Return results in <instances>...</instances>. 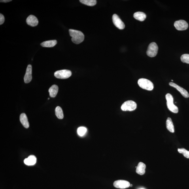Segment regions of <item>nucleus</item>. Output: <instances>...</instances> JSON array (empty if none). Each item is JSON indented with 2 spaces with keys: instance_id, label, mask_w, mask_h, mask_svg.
<instances>
[{
  "instance_id": "1",
  "label": "nucleus",
  "mask_w": 189,
  "mask_h": 189,
  "mask_svg": "<svg viewBox=\"0 0 189 189\" xmlns=\"http://www.w3.org/2000/svg\"><path fill=\"white\" fill-rule=\"evenodd\" d=\"M69 31L72 38V41L74 43L78 44L84 41V36L81 31L73 29H70Z\"/></svg>"
},
{
  "instance_id": "2",
  "label": "nucleus",
  "mask_w": 189,
  "mask_h": 189,
  "mask_svg": "<svg viewBox=\"0 0 189 189\" xmlns=\"http://www.w3.org/2000/svg\"><path fill=\"white\" fill-rule=\"evenodd\" d=\"M138 84L140 87L146 90L151 91L154 88L152 82L146 78H140L138 81Z\"/></svg>"
},
{
  "instance_id": "3",
  "label": "nucleus",
  "mask_w": 189,
  "mask_h": 189,
  "mask_svg": "<svg viewBox=\"0 0 189 189\" xmlns=\"http://www.w3.org/2000/svg\"><path fill=\"white\" fill-rule=\"evenodd\" d=\"M166 99L167 101V105L168 108L173 113L177 114L179 111L178 108L173 103V97L171 94H167L166 95Z\"/></svg>"
},
{
  "instance_id": "4",
  "label": "nucleus",
  "mask_w": 189,
  "mask_h": 189,
  "mask_svg": "<svg viewBox=\"0 0 189 189\" xmlns=\"http://www.w3.org/2000/svg\"><path fill=\"white\" fill-rule=\"evenodd\" d=\"M137 104L134 101L129 100L125 102L121 107L123 111H133L136 109Z\"/></svg>"
},
{
  "instance_id": "5",
  "label": "nucleus",
  "mask_w": 189,
  "mask_h": 189,
  "mask_svg": "<svg viewBox=\"0 0 189 189\" xmlns=\"http://www.w3.org/2000/svg\"><path fill=\"white\" fill-rule=\"evenodd\" d=\"M158 50V47L157 44L153 42L148 46L146 53L148 56L154 57L157 54Z\"/></svg>"
},
{
  "instance_id": "6",
  "label": "nucleus",
  "mask_w": 189,
  "mask_h": 189,
  "mask_svg": "<svg viewBox=\"0 0 189 189\" xmlns=\"http://www.w3.org/2000/svg\"><path fill=\"white\" fill-rule=\"evenodd\" d=\"M72 72L69 70L63 69L55 72L54 76L59 79H66L72 75Z\"/></svg>"
},
{
  "instance_id": "7",
  "label": "nucleus",
  "mask_w": 189,
  "mask_h": 189,
  "mask_svg": "<svg viewBox=\"0 0 189 189\" xmlns=\"http://www.w3.org/2000/svg\"><path fill=\"white\" fill-rule=\"evenodd\" d=\"M174 26L179 31L185 30L188 28V24L185 20H179L176 21L174 23Z\"/></svg>"
},
{
  "instance_id": "8",
  "label": "nucleus",
  "mask_w": 189,
  "mask_h": 189,
  "mask_svg": "<svg viewBox=\"0 0 189 189\" xmlns=\"http://www.w3.org/2000/svg\"><path fill=\"white\" fill-rule=\"evenodd\" d=\"M112 19L114 24L117 28L120 29H124L125 25L124 23L120 20L117 15L114 14L112 16Z\"/></svg>"
},
{
  "instance_id": "9",
  "label": "nucleus",
  "mask_w": 189,
  "mask_h": 189,
  "mask_svg": "<svg viewBox=\"0 0 189 189\" xmlns=\"http://www.w3.org/2000/svg\"><path fill=\"white\" fill-rule=\"evenodd\" d=\"M129 182L124 180H117L114 182V187L120 189H125L130 186Z\"/></svg>"
},
{
  "instance_id": "10",
  "label": "nucleus",
  "mask_w": 189,
  "mask_h": 189,
  "mask_svg": "<svg viewBox=\"0 0 189 189\" xmlns=\"http://www.w3.org/2000/svg\"><path fill=\"white\" fill-rule=\"evenodd\" d=\"M169 85L171 86L172 87H173L177 89L184 97L187 98L189 97V93L185 89L181 87L178 85L174 83L173 82H170Z\"/></svg>"
},
{
  "instance_id": "11",
  "label": "nucleus",
  "mask_w": 189,
  "mask_h": 189,
  "mask_svg": "<svg viewBox=\"0 0 189 189\" xmlns=\"http://www.w3.org/2000/svg\"><path fill=\"white\" fill-rule=\"evenodd\" d=\"M32 67L31 65H29L27 66L25 73L24 80L25 83L28 84L32 80Z\"/></svg>"
},
{
  "instance_id": "12",
  "label": "nucleus",
  "mask_w": 189,
  "mask_h": 189,
  "mask_svg": "<svg viewBox=\"0 0 189 189\" xmlns=\"http://www.w3.org/2000/svg\"><path fill=\"white\" fill-rule=\"evenodd\" d=\"M26 22L27 24L32 27L37 26L39 23L37 18L32 15H31L27 17Z\"/></svg>"
},
{
  "instance_id": "13",
  "label": "nucleus",
  "mask_w": 189,
  "mask_h": 189,
  "mask_svg": "<svg viewBox=\"0 0 189 189\" xmlns=\"http://www.w3.org/2000/svg\"><path fill=\"white\" fill-rule=\"evenodd\" d=\"M20 120L21 123L25 128H28L29 127V123L26 114L22 113L20 114Z\"/></svg>"
},
{
  "instance_id": "14",
  "label": "nucleus",
  "mask_w": 189,
  "mask_h": 189,
  "mask_svg": "<svg viewBox=\"0 0 189 189\" xmlns=\"http://www.w3.org/2000/svg\"><path fill=\"white\" fill-rule=\"evenodd\" d=\"M146 165L142 162H139L137 167L136 172L140 175H143L145 172Z\"/></svg>"
},
{
  "instance_id": "15",
  "label": "nucleus",
  "mask_w": 189,
  "mask_h": 189,
  "mask_svg": "<svg viewBox=\"0 0 189 189\" xmlns=\"http://www.w3.org/2000/svg\"><path fill=\"white\" fill-rule=\"evenodd\" d=\"M37 161V158L35 156L31 155L28 158L25 159L24 163L25 164L28 166L35 165Z\"/></svg>"
},
{
  "instance_id": "16",
  "label": "nucleus",
  "mask_w": 189,
  "mask_h": 189,
  "mask_svg": "<svg viewBox=\"0 0 189 189\" xmlns=\"http://www.w3.org/2000/svg\"><path fill=\"white\" fill-rule=\"evenodd\" d=\"M133 17L136 20L143 22L145 20L146 16L143 12H138L134 14Z\"/></svg>"
},
{
  "instance_id": "17",
  "label": "nucleus",
  "mask_w": 189,
  "mask_h": 189,
  "mask_svg": "<svg viewBox=\"0 0 189 189\" xmlns=\"http://www.w3.org/2000/svg\"><path fill=\"white\" fill-rule=\"evenodd\" d=\"M57 43L56 40H51L44 41L41 44V45L43 47H52L56 45Z\"/></svg>"
},
{
  "instance_id": "18",
  "label": "nucleus",
  "mask_w": 189,
  "mask_h": 189,
  "mask_svg": "<svg viewBox=\"0 0 189 189\" xmlns=\"http://www.w3.org/2000/svg\"><path fill=\"white\" fill-rule=\"evenodd\" d=\"M58 87L56 85H53L51 87L49 90L50 96L52 97H56L58 93Z\"/></svg>"
},
{
  "instance_id": "19",
  "label": "nucleus",
  "mask_w": 189,
  "mask_h": 189,
  "mask_svg": "<svg viewBox=\"0 0 189 189\" xmlns=\"http://www.w3.org/2000/svg\"><path fill=\"white\" fill-rule=\"evenodd\" d=\"M166 128L171 133L175 132V129H174V125L171 118L170 117L168 118L166 121Z\"/></svg>"
},
{
  "instance_id": "20",
  "label": "nucleus",
  "mask_w": 189,
  "mask_h": 189,
  "mask_svg": "<svg viewBox=\"0 0 189 189\" xmlns=\"http://www.w3.org/2000/svg\"><path fill=\"white\" fill-rule=\"evenodd\" d=\"M55 113L57 117L59 119H62L64 117L62 110L60 107H57L55 109Z\"/></svg>"
},
{
  "instance_id": "21",
  "label": "nucleus",
  "mask_w": 189,
  "mask_h": 189,
  "mask_svg": "<svg viewBox=\"0 0 189 189\" xmlns=\"http://www.w3.org/2000/svg\"><path fill=\"white\" fill-rule=\"evenodd\" d=\"M80 2L84 5L91 6L95 5L97 3L96 0H80Z\"/></svg>"
},
{
  "instance_id": "22",
  "label": "nucleus",
  "mask_w": 189,
  "mask_h": 189,
  "mask_svg": "<svg viewBox=\"0 0 189 189\" xmlns=\"http://www.w3.org/2000/svg\"><path fill=\"white\" fill-rule=\"evenodd\" d=\"M87 131V129L85 127H80L78 129L77 133L78 135L80 136H83L85 134Z\"/></svg>"
},
{
  "instance_id": "23",
  "label": "nucleus",
  "mask_w": 189,
  "mask_h": 189,
  "mask_svg": "<svg viewBox=\"0 0 189 189\" xmlns=\"http://www.w3.org/2000/svg\"><path fill=\"white\" fill-rule=\"evenodd\" d=\"M178 151L183 155L185 157L189 158V151L184 148H178Z\"/></svg>"
},
{
  "instance_id": "24",
  "label": "nucleus",
  "mask_w": 189,
  "mask_h": 189,
  "mask_svg": "<svg viewBox=\"0 0 189 189\" xmlns=\"http://www.w3.org/2000/svg\"><path fill=\"white\" fill-rule=\"evenodd\" d=\"M181 60L182 62L189 64V54L182 55L181 57Z\"/></svg>"
},
{
  "instance_id": "25",
  "label": "nucleus",
  "mask_w": 189,
  "mask_h": 189,
  "mask_svg": "<svg viewBox=\"0 0 189 189\" xmlns=\"http://www.w3.org/2000/svg\"><path fill=\"white\" fill-rule=\"evenodd\" d=\"M5 22V18L3 14H0V25L3 24Z\"/></svg>"
},
{
  "instance_id": "26",
  "label": "nucleus",
  "mask_w": 189,
  "mask_h": 189,
  "mask_svg": "<svg viewBox=\"0 0 189 189\" xmlns=\"http://www.w3.org/2000/svg\"><path fill=\"white\" fill-rule=\"evenodd\" d=\"M1 2H3V3H8L12 1L11 0H1Z\"/></svg>"
},
{
  "instance_id": "27",
  "label": "nucleus",
  "mask_w": 189,
  "mask_h": 189,
  "mask_svg": "<svg viewBox=\"0 0 189 189\" xmlns=\"http://www.w3.org/2000/svg\"><path fill=\"white\" fill-rule=\"evenodd\" d=\"M130 186H131V187H132V186H133V184H130Z\"/></svg>"
},
{
  "instance_id": "28",
  "label": "nucleus",
  "mask_w": 189,
  "mask_h": 189,
  "mask_svg": "<svg viewBox=\"0 0 189 189\" xmlns=\"http://www.w3.org/2000/svg\"><path fill=\"white\" fill-rule=\"evenodd\" d=\"M172 81H173V80H172Z\"/></svg>"
},
{
  "instance_id": "29",
  "label": "nucleus",
  "mask_w": 189,
  "mask_h": 189,
  "mask_svg": "<svg viewBox=\"0 0 189 189\" xmlns=\"http://www.w3.org/2000/svg\"><path fill=\"white\" fill-rule=\"evenodd\" d=\"M143 189V188H141V189Z\"/></svg>"
},
{
  "instance_id": "30",
  "label": "nucleus",
  "mask_w": 189,
  "mask_h": 189,
  "mask_svg": "<svg viewBox=\"0 0 189 189\" xmlns=\"http://www.w3.org/2000/svg\"><path fill=\"white\" fill-rule=\"evenodd\" d=\"M50 99V98H48V99Z\"/></svg>"
}]
</instances>
